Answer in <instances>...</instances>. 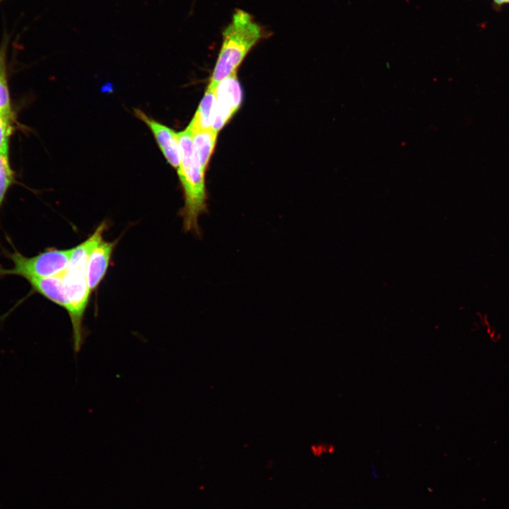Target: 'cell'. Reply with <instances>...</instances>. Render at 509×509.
Segmentation results:
<instances>
[{
  "mask_svg": "<svg viewBox=\"0 0 509 509\" xmlns=\"http://www.w3.org/2000/svg\"><path fill=\"white\" fill-rule=\"evenodd\" d=\"M136 116L151 130L168 162L176 170L180 164V149L178 135L172 129L154 120L139 110H135Z\"/></svg>",
  "mask_w": 509,
  "mask_h": 509,
  "instance_id": "cell-6",
  "label": "cell"
},
{
  "mask_svg": "<svg viewBox=\"0 0 509 509\" xmlns=\"http://www.w3.org/2000/svg\"><path fill=\"white\" fill-rule=\"evenodd\" d=\"M105 227V223H102L90 237L73 248L68 265L62 273L69 303L68 314L72 324L75 353L81 351L86 337L83 320L90 294L87 277L88 257L93 248L103 240Z\"/></svg>",
  "mask_w": 509,
  "mask_h": 509,
  "instance_id": "cell-1",
  "label": "cell"
},
{
  "mask_svg": "<svg viewBox=\"0 0 509 509\" xmlns=\"http://www.w3.org/2000/svg\"><path fill=\"white\" fill-rule=\"evenodd\" d=\"M493 4L497 7H501L503 4H509V0H493Z\"/></svg>",
  "mask_w": 509,
  "mask_h": 509,
  "instance_id": "cell-14",
  "label": "cell"
},
{
  "mask_svg": "<svg viewBox=\"0 0 509 509\" xmlns=\"http://www.w3.org/2000/svg\"><path fill=\"white\" fill-rule=\"evenodd\" d=\"M190 130L195 160L201 171L205 173L216 144L218 132L213 129Z\"/></svg>",
  "mask_w": 509,
  "mask_h": 509,
  "instance_id": "cell-9",
  "label": "cell"
},
{
  "mask_svg": "<svg viewBox=\"0 0 509 509\" xmlns=\"http://www.w3.org/2000/svg\"><path fill=\"white\" fill-rule=\"evenodd\" d=\"M28 281L37 292L64 308L68 312L69 303L65 293L62 273L48 277L30 279Z\"/></svg>",
  "mask_w": 509,
  "mask_h": 509,
  "instance_id": "cell-8",
  "label": "cell"
},
{
  "mask_svg": "<svg viewBox=\"0 0 509 509\" xmlns=\"http://www.w3.org/2000/svg\"><path fill=\"white\" fill-rule=\"evenodd\" d=\"M13 179L14 175L9 164L8 140H7L0 148V209Z\"/></svg>",
  "mask_w": 509,
  "mask_h": 509,
  "instance_id": "cell-12",
  "label": "cell"
},
{
  "mask_svg": "<svg viewBox=\"0 0 509 509\" xmlns=\"http://www.w3.org/2000/svg\"><path fill=\"white\" fill-rule=\"evenodd\" d=\"M236 73L223 78L215 89L216 105L212 129L216 132L223 128L241 104L242 89Z\"/></svg>",
  "mask_w": 509,
  "mask_h": 509,
  "instance_id": "cell-5",
  "label": "cell"
},
{
  "mask_svg": "<svg viewBox=\"0 0 509 509\" xmlns=\"http://www.w3.org/2000/svg\"><path fill=\"white\" fill-rule=\"evenodd\" d=\"M177 135L180 164L177 170L185 198L181 216L185 230L199 234V218L207 211L205 173L201 171L195 160L190 129L187 127Z\"/></svg>",
  "mask_w": 509,
  "mask_h": 509,
  "instance_id": "cell-3",
  "label": "cell"
},
{
  "mask_svg": "<svg viewBox=\"0 0 509 509\" xmlns=\"http://www.w3.org/2000/svg\"><path fill=\"white\" fill-rule=\"evenodd\" d=\"M216 96L215 89L208 86L188 127L191 129H212L216 115Z\"/></svg>",
  "mask_w": 509,
  "mask_h": 509,
  "instance_id": "cell-10",
  "label": "cell"
},
{
  "mask_svg": "<svg viewBox=\"0 0 509 509\" xmlns=\"http://www.w3.org/2000/svg\"><path fill=\"white\" fill-rule=\"evenodd\" d=\"M115 243L100 240L88 257L87 277L90 293L95 291L104 278L109 266Z\"/></svg>",
  "mask_w": 509,
  "mask_h": 509,
  "instance_id": "cell-7",
  "label": "cell"
},
{
  "mask_svg": "<svg viewBox=\"0 0 509 509\" xmlns=\"http://www.w3.org/2000/svg\"><path fill=\"white\" fill-rule=\"evenodd\" d=\"M271 32L250 13L235 10L230 22L222 32V44L209 87L216 89L225 78L237 72L251 49Z\"/></svg>",
  "mask_w": 509,
  "mask_h": 509,
  "instance_id": "cell-2",
  "label": "cell"
},
{
  "mask_svg": "<svg viewBox=\"0 0 509 509\" xmlns=\"http://www.w3.org/2000/svg\"><path fill=\"white\" fill-rule=\"evenodd\" d=\"M13 120L12 111L0 110V148L11 136Z\"/></svg>",
  "mask_w": 509,
  "mask_h": 509,
  "instance_id": "cell-13",
  "label": "cell"
},
{
  "mask_svg": "<svg viewBox=\"0 0 509 509\" xmlns=\"http://www.w3.org/2000/svg\"><path fill=\"white\" fill-rule=\"evenodd\" d=\"M72 250L73 248L48 249L32 257H25L16 251L10 255L13 262V268L0 267V276L15 274L28 280L62 274L68 265Z\"/></svg>",
  "mask_w": 509,
  "mask_h": 509,
  "instance_id": "cell-4",
  "label": "cell"
},
{
  "mask_svg": "<svg viewBox=\"0 0 509 509\" xmlns=\"http://www.w3.org/2000/svg\"><path fill=\"white\" fill-rule=\"evenodd\" d=\"M8 39L4 38L0 46V110L12 111L6 78V52Z\"/></svg>",
  "mask_w": 509,
  "mask_h": 509,
  "instance_id": "cell-11",
  "label": "cell"
}]
</instances>
